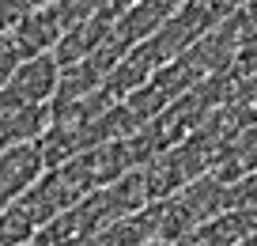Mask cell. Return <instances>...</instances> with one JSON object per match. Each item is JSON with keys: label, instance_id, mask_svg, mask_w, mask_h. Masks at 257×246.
Wrapping results in <instances>:
<instances>
[{"label": "cell", "instance_id": "6da1fadb", "mask_svg": "<svg viewBox=\"0 0 257 246\" xmlns=\"http://www.w3.org/2000/svg\"><path fill=\"white\" fill-rule=\"evenodd\" d=\"M227 103H238V95H234L231 72L219 68V72H212V76H204L197 88H189L185 95H178L170 106H163L144 129L125 136L128 148H133L137 167H148L152 159H159V155H167L170 148H178L185 136L197 133V129Z\"/></svg>", "mask_w": 257, "mask_h": 246}, {"label": "cell", "instance_id": "7a4b0ae2", "mask_svg": "<svg viewBox=\"0 0 257 246\" xmlns=\"http://www.w3.org/2000/svg\"><path fill=\"white\" fill-rule=\"evenodd\" d=\"M148 201L152 197H148L144 167H133L128 175H121L117 182L87 193V197L76 201L68 212H61L49 227L38 231V238H34L31 246H83V242H91L98 231H106L110 223H117V220H125V216H133L137 208H144Z\"/></svg>", "mask_w": 257, "mask_h": 246}, {"label": "cell", "instance_id": "5b68a950", "mask_svg": "<svg viewBox=\"0 0 257 246\" xmlns=\"http://www.w3.org/2000/svg\"><path fill=\"white\" fill-rule=\"evenodd\" d=\"M257 231V212L253 208H223L201 227H193L178 246H242Z\"/></svg>", "mask_w": 257, "mask_h": 246}, {"label": "cell", "instance_id": "9c48e42d", "mask_svg": "<svg viewBox=\"0 0 257 246\" xmlns=\"http://www.w3.org/2000/svg\"><path fill=\"white\" fill-rule=\"evenodd\" d=\"M249 125H257V99L249 103Z\"/></svg>", "mask_w": 257, "mask_h": 246}, {"label": "cell", "instance_id": "ba28073f", "mask_svg": "<svg viewBox=\"0 0 257 246\" xmlns=\"http://www.w3.org/2000/svg\"><path fill=\"white\" fill-rule=\"evenodd\" d=\"M223 208H253L257 212V171H249L246 178H238V182L227 186Z\"/></svg>", "mask_w": 257, "mask_h": 246}, {"label": "cell", "instance_id": "277c9868", "mask_svg": "<svg viewBox=\"0 0 257 246\" xmlns=\"http://www.w3.org/2000/svg\"><path fill=\"white\" fill-rule=\"evenodd\" d=\"M42 175H46V155H42L38 140L0 151V212H4L12 201L23 197Z\"/></svg>", "mask_w": 257, "mask_h": 246}, {"label": "cell", "instance_id": "8992f818", "mask_svg": "<svg viewBox=\"0 0 257 246\" xmlns=\"http://www.w3.org/2000/svg\"><path fill=\"white\" fill-rule=\"evenodd\" d=\"M53 121V103L46 106H31V110H8L0 114V151L19 148V144L42 140V133Z\"/></svg>", "mask_w": 257, "mask_h": 246}, {"label": "cell", "instance_id": "3957f363", "mask_svg": "<svg viewBox=\"0 0 257 246\" xmlns=\"http://www.w3.org/2000/svg\"><path fill=\"white\" fill-rule=\"evenodd\" d=\"M57 88H61V64H57V57L53 53L31 57V61H23L0 84V114L46 106L57 99Z\"/></svg>", "mask_w": 257, "mask_h": 246}, {"label": "cell", "instance_id": "52a82bcc", "mask_svg": "<svg viewBox=\"0 0 257 246\" xmlns=\"http://www.w3.org/2000/svg\"><path fill=\"white\" fill-rule=\"evenodd\" d=\"M219 27H223V34L234 42L238 53H242V49H249L257 42V0H246L242 8H234Z\"/></svg>", "mask_w": 257, "mask_h": 246}]
</instances>
